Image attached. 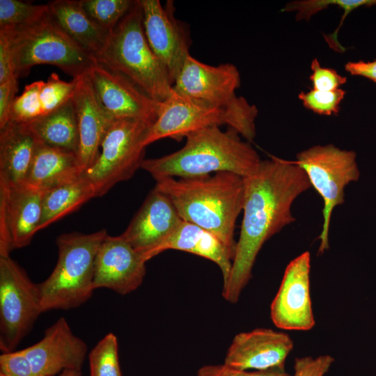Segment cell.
Wrapping results in <instances>:
<instances>
[{"instance_id":"cell-1","label":"cell","mask_w":376,"mask_h":376,"mask_svg":"<svg viewBox=\"0 0 376 376\" xmlns=\"http://www.w3.org/2000/svg\"><path fill=\"white\" fill-rule=\"evenodd\" d=\"M243 218L232 267L222 295L230 302L251 278L256 257L266 241L295 221L291 212L295 200L311 187L302 169L294 161L270 156L261 160L251 175L243 178Z\"/></svg>"},{"instance_id":"cell-2","label":"cell","mask_w":376,"mask_h":376,"mask_svg":"<svg viewBox=\"0 0 376 376\" xmlns=\"http://www.w3.org/2000/svg\"><path fill=\"white\" fill-rule=\"evenodd\" d=\"M155 181V187L169 196L181 219L215 235L233 259L235 223L243 207V178L219 172L193 178L164 177Z\"/></svg>"},{"instance_id":"cell-3","label":"cell","mask_w":376,"mask_h":376,"mask_svg":"<svg viewBox=\"0 0 376 376\" xmlns=\"http://www.w3.org/2000/svg\"><path fill=\"white\" fill-rule=\"evenodd\" d=\"M260 159L249 142L228 127L212 126L186 137L183 147L158 158L145 159L141 169L155 180L164 177L193 178L219 172L242 178L253 173Z\"/></svg>"},{"instance_id":"cell-4","label":"cell","mask_w":376,"mask_h":376,"mask_svg":"<svg viewBox=\"0 0 376 376\" xmlns=\"http://www.w3.org/2000/svg\"><path fill=\"white\" fill-rule=\"evenodd\" d=\"M96 61L126 78L152 100L163 102L173 84L146 39L139 0L109 35Z\"/></svg>"},{"instance_id":"cell-5","label":"cell","mask_w":376,"mask_h":376,"mask_svg":"<svg viewBox=\"0 0 376 376\" xmlns=\"http://www.w3.org/2000/svg\"><path fill=\"white\" fill-rule=\"evenodd\" d=\"M107 230L64 233L56 239L58 259L50 275L38 283L42 312L81 306L93 295L95 258Z\"/></svg>"},{"instance_id":"cell-6","label":"cell","mask_w":376,"mask_h":376,"mask_svg":"<svg viewBox=\"0 0 376 376\" xmlns=\"http://www.w3.org/2000/svg\"><path fill=\"white\" fill-rule=\"evenodd\" d=\"M240 75L232 63L210 65L189 55L178 76L173 89L192 99L226 111L231 118L229 127L246 141L256 136L258 109L243 97H237Z\"/></svg>"},{"instance_id":"cell-7","label":"cell","mask_w":376,"mask_h":376,"mask_svg":"<svg viewBox=\"0 0 376 376\" xmlns=\"http://www.w3.org/2000/svg\"><path fill=\"white\" fill-rule=\"evenodd\" d=\"M12 52L17 78L40 64L55 65L77 78L87 73L97 61L58 26L49 11L32 24L14 28Z\"/></svg>"},{"instance_id":"cell-8","label":"cell","mask_w":376,"mask_h":376,"mask_svg":"<svg viewBox=\"0 0 376 376\" xmlns=\"http://www.w3.org/2000/svg\"><path fill=\"white\" fill-rule=\"evenodd\" d=\"M294 162L304 170L311 187L323 201L322 227L318 237V253L322 254L329 248L332 212L336 206L344 203L346 186L359 179L357 153L333 144L316 145L297 153Z\"/></svg>"},{"instance_id":"cell-9","label":"cell","mask_w":376,"mask_h":376,"mask_svg":"<svg viewBox=\"0 0 376 376\" xmlns=\"http://www.w3.org/2000/svg\"><path fill=\"white\" fill-rule=\"evenodd\" d=\"M152 125L135 119H114L102 142L97 160L84 173L96 197L130 179L141 168L146 147L144 141Z\"/></svg>"},{"instance_id":"cell-10","label":"cell","mask_w":376,"mask_h":376,"mask_svg":"<svg viewBox=\"0 0 376 376\" xmlns=\"http://www.w3.org/2000/svg\"><path fill=\"white\" fill-rule=\"evenodd\" d=\"M38 283L10 256H0V349L15 351L42 313Z\"/></svg>"},{"instance_id":"cell-11","label":"cell","mask_w":376,"mask_h":376,"mask_svg":"<svg viewBox=\"0 0 376 376\" xmlns=\"http://www.w3.org/2000/svg\"><path fill=\"white\" fill-rule=\"evenodd\" d=\"M139 1L146 39L174 84L190 55L188 26L175 17L173 1H167L164 6L159 0Z\"/></svg>"},{"instance_id":"cell-12","label":"cell","mask_w":376,"mask_h":376,"mask_svg":"<svg viewBox=\"0 0 376 376\" xmlns=\"http://www.w3.org/2000/svg\"><path fill=\"white\" fill-rule=\"evenodd\" d=\"M44 194L27 182H0V256L29 245L38 232Z\"/></svg>"},{"instance_id":"cell-13","label":"cell","mask_w":376,"mask_h":376,"mask_svg":"<svg viewBox=\"0 0 376 376\" xmlns=\"http://www.w3.org/2000/svg\"><path fill=\"white\" fill-rule=\"evenodd\" d=\"M231 125L229 113L224 109L182 95L173 88L169 97L162 102L156 120L150 127L144 141L146 146L169 138L176 141L212 126Z\"/></svg>"},{"instance_id":"cell-14","label":"cell","mask_w":376,"mask_h":376,"mask_svg":"<svg viewBox=\"0 0 376 376\" xmlns=\"http://www.w3.org/2000/svg\"><path fill=\"white\" fill-rule=\"evenodd\" d=\"M311 255L305 251L285 269L270 306L274 325L284 330L307 331L315 324L310 294Z\"/></svg>"},{"instance_id":"cell-15","label":"cell","mask_w":376,"mask_h":376,"mask_svg":"<svg viewBox=\"0 0 376 376\" xmlns=\"http://www.w3.org/2000/svg\"><path fill=\"white\" fill-rule=\"evenodd\" d=\"M86 75L113 119L130 118L152 124L157 118L162 102L150 98L124 77L97 61Z\"/></svg>"},{"instance_id":"cell-16","label":"cell","mask_w":376,"mask_h":376,"mask_svg":"<svg viewBox=\"0 0 376 376\" xmlns=\"http://www.w3.org/2000/svg\"><path fill=\"white\" fill-rule=\"evenodd\" d=\"M146 275V262L120 235H107L97 251L93 288H107L125 295L136 290Z\"/></svg>"},{"instance_id":"cell-17","label":"cell","mask_w":376,"mask_h":376,"mask_svg":"<svg viewBox=\"0 0 376 376\" xmlns=\"http://www.w3.org/2000/svg\"><path fill=\"white\" fill-rule=\"evenodd\" d=\"M22 351L36 376H55L65 370H81L88 347L62 317L46 329L40 341Z\"/></svg>"},{"instance_id":"cell-18","label":"cell","mask_w":376,"mask_h":376,"mask_svg":"<svg viewBox=\"0 0 376 376\" xmlns=\"http://www.w3.org/2000/svg\"><path fill=\"white\" fill-rule=\"evenodd\" d=\"M293 348L285 333L258 328L236 334L228 348L224 364L242 370L284 369Z\"/></svg>"},{"instance_id":"cell-19","label":"cell","mask_w":376,"mask_h":376,"mask_svg":"<svg viewBox=\"0 0 376 376\" xmlns=\"http://www.w3.org/2000/svg\"><path fill=\"white\" fill-rule=\"evenodd\" d=\"M72 97L77 113L79 164L85 172L97 160L102 142L114 119L102 104L86 73L77 77Z\"/></svg>"},{"instance_id":"cell-20","label":"cell","mask_w":376,"mask_h":376,"mask_svg":"<svg viewBox=\"0 0 376 376\" xmlns=\"http://www.w3.org/2000/svg\"><path fill=\"white\" fill-rule=\"evenodd\" d=\"M182 221L169 196L155 187L121 235L142 258Z\"/></svg>"},{"instance_id":"cell-21","label":"cell","mask_w":376,"mask_h":376,"mask_svg":"<svg viewBox=\"0 0 376 376\" xmlns=\"http://www.w3.org/2000/svg\"><path fill=\"white\" fill-rule=\"evenodd\" d=\"M76 87V78L65 81L56 73L51 74L46 81L26 85L11 106L9 121L29 124L49 114L72 99Z\"/></svg>"},{"instance_id":"cell-22","label":"cell","mask_w":376,"mask_h":376,"mask_svg":"<svg viewBox=\"0 0 376 376\" xmlns=\"http://www.w3.org/2000/svg\"><path fill=\"white\" fill-rule=\"evenodd\" d=\"M169 249L188 252L212 261L221 269L224 284L227 281L232 267L233 257L212 233L182 221L162 242L144 254L142 259L146 263Z\"/></svg>"},{"instance_id":"cell-23","label":"cell","mask_w":376,"mask_h":376,"mask_svg":"<svg viewBox=\"0 0 376 376\" xmlns=\"http://www.w3.org/2000/svg\"><path fill=\"white\" fill-rule=\"evenodd\" d=\"M39 143L25 124L9 121L0 129V182L25 183Z\"/></svg>"},{"instance_id":"cell-24","label":"cell","mask_w":376,"mask_h":376,"mask_svg":"<svg viewBox=\"0 0 376 376\" xmlns=\"http://www.w3.org/2000/svg\"><path fill=\"white\" fill-rule=\"evenodd\" d=\"M84 173L76 152L39 143L26 182L47 191L80 178Z\"/></svg>"},{"instance_id":"cell-25","label":"cell","mask_w":376,"mask_h":376,"mask_svg":"<svg viewBox=\"0 0 376 376\" xmlns=\"http://www.w3.org/2000/svg\"><path fill=\"white\" fill-rule=\"evenodd\" d=\"M47 4L52 18L83 49L95 57L103 49L110 32L88 16L79 1L55 0Z\"/></svg>"},{"instance_id":"cell-26","label":"cell","mask_w":376,"mask_h":376,"mask_svg":"<svg viewBox=\"0 0 376 376\" xmlns=\"http://www.w3.org/2000/svg\"><path fill=\"white\" fill-rule=\"evenodd\" d=\"M26 125L42 143L77 154L79 132L73 100Z\"/></svg>"},{"instance_id":"cell-27","label":"cell","mask_w":376,"mask_h":376,"mask_svg":"<svg viewBox=\"0 0 376 376\" xmlns=\"http://www.w3.org/2000/svg\"><path fill=\"white\" fill-rule=\"evenodd\" d=\"M95 197L94 188L84 175L75 181L45 191L38 231L75 211Z\"/></svg>"},{"instance_id":"cell-28","label":"cell","mask_w":376,"mask_h":376,"mask_svg":"<svg viewBox=\"0 0 376 376\" xmlns=\"http://www.w3.org/2000/svg\"><path fill=\"white\" fill-rule=\"evenodd\" d=\"M88 359L90 376H122L115 334H106L91 350Z\"/></svg>"},{"instance_id":"cell-29","label":"cell","mask_w":376,"mask_h":376,"mask_svg":"<svg viewBox=\"0 0 376 376\" xmlns=\"http://www.w3.org/2000/svg\"><path fill=\"white\" fill-rule=\"evenodd\" d=\"M131 0H81L80 5L100 27L111 32L132 8Z\"/></svg>"},{"instance_id":"cell-30","label":"cell","mask_w":376,"mask_h":376,"mask_svg":"<svg viewBox=\"0 0 376 376\" xmlns=\"http://www.w3.org/2000/svg\"><path fill=\"white\" fill-rule=\"evenodd\" d=\"M47 11V4L36 5L19 0H0V27L17 28L32 24Z\"/></svg>"},{"instance_id":"cell-31","label":"cell","mask_w":376,"mask_h":376,"mask_svg":"<svg viewBox=\"0 0 376 376\" xmlns=\"http://www.w3.org/2000/svg\"><path fill=\"white\" fill-rule=\"evenodd\" d=\"M345 95V91L341 88L330 91L311 89L300 92L298 97L306 109L319 115L331 116L339 112Z\"/></svg>"},{"instance_id":"cell-32","label":"cell","mask_w":376,"mask_h":376,"mask_svg":"<svg viewBox=\"0 0 376 376\" xmlns=\"http://www.w3.org/2000/svg\"><path fill=\"white\" fill-rule=\"evenodd\" d=\"M312 73L310 80L313 89L323 91H334L346 83L347 77L338 74L335 70L322 67L318 58H314L311 64Z\"/></svg>"},{"instance_id":"cell-33","label":"cell","mask_w":376,"mask_h":376,"mask_svg":"<svg viewBox=\"0 0 376 376\" xmlns=\"http://www.w3.org/2000/svg\"><path fill=\"white\" fill-rule=\"evenodd\" d=\"M0 376H36L22 350L4 352L0 356Z\"/></svg>"},{"instance_id":"cell-34","label":"cell","mask_w":376,"mask_h":376,"mask_svg":"<svg viewBox=\"0 0 376 376\" xmlns=\"http://www.w3.org/2000/svg\"><path fill=\"white\" fill-rule=\"evenodd\" d=\"M330 355L317 357H304L297 358L294 364L292 376H324L334 363Z\"/></svg>"},{"instance_id":"cell-35","label":"cell","mask_w":376,"mask_h":376,"mask_svg":"<svg viewBox=\"0 0 376 376\" xmlns=\"http://www.w3.org/2000/svg\"><path fill=\"white\" fill-rule=\"evenodd\" d=\"M197 376H292L284 369L276 368L267 370H242L226 365H207L201 367Z\"/></svg>"},{"instance_id":"cell-36","label":"cell","mask_w":376,"mask_h":376,"mask_svg":"<svg viewBox=\"0 0 376 376\" xmlns=\"http://www.w3.org/2000/svg\"><path fill=\"white\" fill-rule=\"evenodd\" d=\"M14 27H0V84L15 76L13 66L12 38Z\"/></svg>"},{"instance_id":"cell-37","label":"cell","mask_w":376,"mask_h":376,"mask_svg":"<svg viewBox=\"0 0 376 376\" xmlns=\"http://www.w3.org/2000/svg\"><path fill=\"white\" fill-rule=\"evenodd\" d=\"M17 79L14 76L0 84V129L9 122L10 110L18 88Z\"/></svg>"},{"instance_id":"cell-38","label":"cell","mask_w":376,"mask_h":376,"mask_svg":"<svg viewBox=\"0 0 376 376\" xmlns=\"http://www.w3.org/2000/svg\"><path fill=\"white\" fill-rule=\"evenodd\" d=\"M373 6H376V0H350L347 6L343 9L344 13L338 28L332 33L324 36L329 46L337 52H344L345 49L338 42V33L347 15L358 8L363 6L370 7Z\"/></svg>"},{"instance_id":"cell-39","label":"cell","mask_w":376,"mask_h":376,"mask_svg":"<svg viewBox=\"0 0 376 376\" xmlns=\"http://www.w3.org/2000/svg\"><path fill=\"white\" fill-rule=\"evenodd\" d=\"M345 69L351 75L363 77L376 82V60L350 61L345 65Z\"/></svg>"},{"instance_id":"cell-40","label":"cell","mask_w":376,"mask_h":376,"mask_svg":"<svg viewBox=\"0 0 376 376\" xmlns=\"http://www.w3.org/2000/svg\"><path fill=\"white\" fill-rule=\"evenodd\" d=\"M58 376H81V370H65Z\"/></svg>"}]
</instances>
